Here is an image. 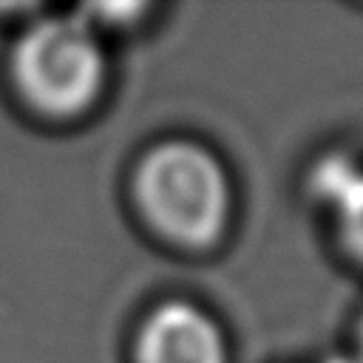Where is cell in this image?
Returning a JSON list of instances; mask_svg holds the SVG:
<instances>
[{
    "instance_id": "7a4b0ae2",
    "label": "cell",
    "mask_w": 363,
    "mask_h": 363,
    "mask_svg": "<svg viewBox=\"0 0 363 363\" xmlns=\"http://www.w3.org/2000/svg\"><path fill=\"white\" fill-rule=\"evenodd\" d=\"M14 74L31 105L48 113H77L99 91L105 62L85 20L51 17L17 43Z\"/></svg>"
},
{
    "instance_id": "6da1fadb",
    "label": "cell",
    "mask_w": 363,
    "mask_h": 363,
    "mask_svg": "<svg viewBox=\"0 0 363 363\" xmlns=\"http://www.w3.org/2000/svg\"><path fill=\"white\" fill-rule=\"evenodd\" d=\"M136 196L164 235L182 244H210L227 218V176L213 153L193 142H164L136 170Z\"/></svg>"
},
{
    "instance_id": "277c9868",
    "label": "cell",
    "mask_w": 363,
    "mask_h": 363,
    "mask_svg": "<svg viewBox=\"0 0 363 363\" xmlns=\"http://www.w3.org/2000/svg\"><path fill=\"white\" fill-rule=\"evenodd\" d=\"M315 187L337 210L346 244L363 258V167L346 159H326L315 173Z\"/></svg>"
},
{
    "instance_id": "3957f363",
    "label": "cell",
    "mask_w": 363,
    "mask_h": 363,
    "mask_svg": "<svg viewBox=\"0 0 363 363\" xmlns=\"http://www.w3.org/2000/svg\"><path fill=\"white\" fill-rule=\"evenodd\" d=\"M139 363H224L218 326L193 303H162L139 332Z\"/></svg>"
},
{
    "instance_id": "5b68a950",
    "label": "cell",
    "mask_w": 363,
    "mask_h": 363,
    "mask_svg": "<svg viewBox=\"0 0 363 363\" xmlns=\"http://www.w3.org/2000/svg\"><path fill=\"white\" fill-rule=\"evenodd\" d=\"M360 352H363V326H360Z\"/></svg>"
}]
</instances>
